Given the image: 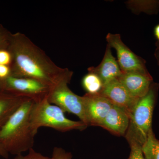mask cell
Listing matches in <instances>:
<instances>
[{
  "mask_svg": "<svg viewBox=\"0 0 159 159\" xmlns=\"http://www.w3.org/2000/svg\"><path fill=\"white\" fill-rule=\"evenodd\" d=\"M7 49L11 56L10 76L35 80L50 87L69 70L56 65L22 33H10Z\"/></svg>",
  "mask_w": 159,
  "mask_h": 159,
  "instance_id": "obj_1",
  "label": "cell"
},
{
  "mask_svg": "<svg viewBox=\"0 0 159 159\" xmlns=\"http://www.w3.org/2000/svg\"><path fill=\"white\" fill-rule=\"evenodd\" d=\"M34 102L26 99L0 129V143L8 153L16 156L33 148L35 135L30 115Z\"/></svg>",
  "mask_w": 159,
  "mask_h": 159,
  "instance_id": "obj_2",
  "label": "cell"
},
{
  "mask_svg": "<svg viewBox=\"0 0 159 159\" xmlns=\"http://www.w3.org/2000/svg\"><path fill=\"white\" fill-rule=\"evenodd\" d=\"M64 113L58 106L50 103L47 97L39 102H34L30 115L31 129L34 135L41 127H49L61 132L73 129L82 130L87 127L81 121L68 119Z\"/></svg>",
  "mask_w": 159,
  "mask_h": 159,
  "instance_id": "obj_3",
  "label": "cell"
},
{
  "mask_svg": "<svg viewBox=\"0 0 159 159\" xmlns=\"http://www.w3.org/2000/svg\"><path fill=\"white\" fill-rule=\"evenodd\" d=\"M73 75V72L69 70L50 87L47 99L50 103L57 106L65 112L76 115L88 126L82 97L74 93L68 87Z\"/></svg>",
  "mask_w": 159,
  "mask_h": 159,
  "instance_id": "obj_4",
  "label": "cell"
},
{
  "mask_svg": "<svg viewBox=\"0 0 159 159\" xmlns=\"http://www.w3.org/2000/svg\"><path fill=\"white\" fill-rule=\"evenodd\" d=\"M155 95L150 88L145 96L139 99L129 115L136 132L140 139L139 142H145L152 129V121Z\"/></svg>",
  "mask_w": 159,
  "mask_h": 159,
  "instance_id": "obj_5",
  "label": "cell"
},
{
  "mask_svg": "<svg viewBox=\"0 0 159 159\" xmlns=\"http://www.w3.org/2000/svg\"><path fill=\"white\" fill-rule=\"evenodd\" d=\"M107 44L116 51L118 64L122 73L137 72L150 76L145 66L144 59L129 48L118 34L108 33L106 36Z\"/></svg>",
  "mask_w": 159,
  "mask_h": 159,
  "instance_id": "obj_6",
  "label": "cell"
},
{
  "mask_svg": "<svg viewBox=\"0 0 159 159\" xmlns=\"http://www.w3.org/2000/svg\"><path fill=\"white\" fill-rule=\"evenodd\" d=\"M4 91L34 100L41 101L47 97L50 87L38 80L10 76L4 81Z\"/></svg>",
  "mask_w": 159,
  "mask_h": 159,
  "instance_id": "obj_7",
  "label": "cell"
},
{
  "mask_svg": "<svg viewBox=\"0 0 159 159\" xmlns=\"http://www.w3.org/2000/svg\"><path fill=\"white\" fill-rule=\"evenodd\" d=\"M82 97L88 126H100L113 104L99 93H87Z\"/></svg>",
  "mask_w": 159,
  "mask_h": 159,
  "instance_id": "obj_8",
  "label": "cell"
},
{
  "mask_svg": "<svg viewBox=\"0 0 159 159\" xmlns=\"http://www.w3.org/2000/svg\"><path fill=\"white\" fill-rule=\"evenodd\" d=\"M99 93L114 105L125 110L129 115L139 99L133 97L118 78L103 85Z\"/></svg>",
  "mask_w": 159,
  "mask_h": 159,
  "instance_id": "obj_9",
  "label": "cell"
},
{
  "mask_svg": "<svg viewBox=\"0 0 159 159\" xmlns=\"http://www.w3.org/2000/svg\"><path fill=\"white\" fill-rule=\"evenodd\" d=\"M118 79L129 93L138 99L144 97L148 93L152 79L151 76L137 72L122 73Z\"/></svg>",
  "mask_w": 159,
  "mask_h": 159,
  "instance_id": "obj_10",
  "label": "cell"
},
{
  "mask_svg": "<svg viewBox=\"0 0 159 159\" xmlns=\"http://www.w3.org/2000/svg\"><path fill=\"white\" fill-rule=\"evenodd\" d=\"M88 70L98 75L103 85L113 80L118 78L122 73L108 44L107 45L104 57L100 64L97 67H91Z\"/></svg>",
  "mask_w": 159,
  "mask_h": 159,
  "instance_id": "obj_11",
  "label": "cell"
},
{
  "mask_svg": "<svg viewBox=\"0 0 159 159\" xmlns=\"http://www.w3.org/2000/svg\"><path fill=\"white\" fill-rule=\"evenodd\" d=\"M129 114L125 110L113 104L100 126L119 135H122L129 124Z\"/></svg>",
  "mask_w": 159,
  "mask_h": 159,
  "instance_id": "obj_12",
  "label": "cell"
},
{
  "mask_svg": "<svg viewBox=\"0 0 159 159\" xmlns=\"http://www.w3.org/2000/svg\"><path fill=\"white\" fill-rule=\"evenodd\" d=\"M27 98L6 91L0 93V129Z\"/></svg>",
  "mask_w": 159,
  "mask_h": 159,
  "instance_id": "obj_13",
  "label": "cell"
},
{
  "mask_svg": "<svg viewBox=\"0 0 159 159\" xmlns=\"http://www.w3.org/2000/svg\"><path fill=\"white\" fill-rule=\"evenodd\" d=\"M142 150L145 159H159V141L155 137L152 129L142 144Z\"/></svg>",
  "mask_w": 159,
  "mask_h": 159,
  "instance_id": "obj_14",
  "label": "cell"
},
{
  "mask_svg": "<svg viewBox=\"0 0 159 159\" xmlns=\"http://www.w3.org/2000/svg\"><path fill=\"white\" fill-rule=\"evenodd\" d=\"M82 84L84 89L88 93H99L103 87V83L101 79L97 74L89 72L82 79Z\"/></svg>",
  "mask_w": 159,
  "mask_h": 159,
  "instance_id": "obj_15",
  "label": "cell"
},
{
  "mask_svg": "<svg viewBox=\"0 0 159 159\" xmlns=\"http://www.w3.org/2000/svg\"><path fill=\"white\" fill-rule=\"evenodd\" d=\"M131 152L129 159H145L142 150V145L137 139H130Z\"/></svg>",
  "mask_w": 159,
  "mask_h": 159,
  "instance_id": "obj_16",
  "label": "cell"
},
{
  "mask_svg": "<svg viewBox=\"0 0 159 159\" xmlns=\"http://www.w3.org/2000/svg\"><path fill=\"white\" fill-rule=\"evenodd\" d=\"M51 159H72V154L61 147H55L53 149Z\"/></svg>",
  "mask_w": 159,
  "mask_h": 159,
  "instance_id": "obj_17",
  "label": "cell"
},
{
  "mask_svg": "<svg viewBox=\"0 0 159 159\" xmlns=\"http://www.w3.org/2000/svg\"><path fill=\"white\" fill-rule=\"evenodd\" d=\"M11 62V56L7 49H0V65L10 66Z\"/></svg>",
  "mask_w": 159,
  "mask_h": 159,
  "instance_id": "obj_18",
  "label": "cell"
},
{
  "mask_svg": "<svg viewBox=\"0 0 159 159\" xmlns=\"http://www.w3.org/2000/svg\"><path fill=\"white\" fill-rule=\"evenodd\" d=\"M10 33L0 26V49H7Z\"/></svg>",
  "mask_w": 159,
  "mask_h": 159,
  "instance_id": "obj_19",
  "label": "cell"
},
{
  "mask_svg": "<svg viewBox=\"0 0 159 159\" xmlns=\"http://www.w3.org/2000/svg\"><path fill=\"white\" fill-rule=\"evenodd\" d=\"M45 157L34 151L33 148L29 151V153L25 156L18 155L14 159H43Z\"/></svg>",
  "mask_w": 159,
  "mask_h": 159,
  "instance_id": "obj_20",
  "label": "cell"
},
{
  "mask_svg": "<svg viewBox=\"0 0 159 159\" xmlns=\"http://www.w3.org/2000/svg\"><path fill=\"white\" fill-rule=\"evenodd\" d=\"M11 76L10 66L0 65V80L4 81Z\"/></svg>",
  "mask_w": 159,
  "mask_h": 159,
  "instance_id": "obj_21",
  "label": "cell"
},
{
  "mask_svg": "<svg viewBox=\"0 0 159 159\" xmlns=\"http://www.w3.org/2000/svg\"><path fill=\"white\" fill-rule=\"evenodd\" d=\"M8 155H9V153L6 151V149L0 143V156L7 158Z\"/></svg>",
  "mask_w": 159,
  "mask_h": 159,
  "instance_id": "obj_22",
  "label": "cell"
},
{
  "mask_svg": "<svg viewBox=\"0 0 159 159\" xmlns=\"http://www.w3.org/2000/svg\"><path fill=\"white\" fill-rule=\"evenodd\" d=\"M157 48L155 52V56L156 58L158 64L159 65V43H157Z\"/></svg>",
  "mask_w": 159,
  "mask_h": 159,
  "instance_id": "obj_23",
  "label": "cell"
},
{
  "mask_svg": "<svg viewBox=\"0 0 159 159\" xmlns=\"http://www.w3.org/2000/svg\"><path fill=\"white\" fill-rule=\"evenodd\" d=\"M154 34L158 40V42L159 43V24L157 25L156 26L154 29Z\"/></svg>",
  "mask_w": 159,
  "mask_h": 159,
  "instance_id": "obj_24",
  "label": "cell"
},
{
  "mask_svg": "<svg viewBox=\"0 0 159 159\" xmlns=\"http://www.w3.org/2000/svg\"><path fill=\"white\" fill-rule=\"evenodd\" d=\"M4 91V81L0 80V93Z\"/></svg>",
  "mask_w": 159,
  "mask_h": 159,
  "instance_id": "obj_25",
  "label": "cell"
},
{
  "mask_svg": "<svg viewBox=\"0 0 159 159\" xmlns=\"http://www.w3.org/2000/svg\"><path fill=\"white\" fill-rule=\"evenodd\" d=\"M43 159H51V158L48 157H45Z\"/></svg>",
  "mask_w": 159,
  "mask_h": 159,
  "instance_id": "obj_26",
  "label": "cell"
}]
</instances>
